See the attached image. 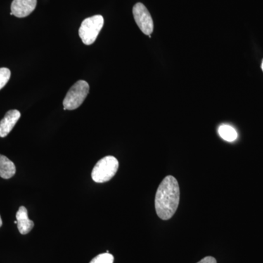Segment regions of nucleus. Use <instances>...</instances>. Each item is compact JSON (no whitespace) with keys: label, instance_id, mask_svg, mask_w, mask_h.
I'll use <instances>...</instances> for the list:
<instances>
[{"label":"nucleus","instance_id":"1","mask_svg":"<svg viewBox=\"0 0 263 263\" xmlns=\"http://www.w3.org/2000/svg\"><path fill=\"white\" fill-rule=\"evenodd\" d=\"M180 188L177 180L167 176L161 182L155 197V209L162 220H168L174 216L179 207Z\"/></svg>","mask_w":263,"mask_h":263},{"label":"nucleus","instance_id":"2","mask_svg":"<svg viewBox=\"0 0 263 263\" xmlns=\"http://www.w3.org/2000/svg\"><path fill=\"white\" fill-rule=\"evenodd\" d=\"M119 169V161L113 156H107L99 160L91 172V179L96 183L110 181Z\"/></svg>","mask_w":263,"mask_h":263},{"label":"nucleus","instance_id":"3","mask_svg":"<svg viewBox=\"0 0 263 263\" xmlns=\"http://www.w3.org/2000/svg\"><path fill=\"white\" fill-rule=\"evenodd\" d=\"M104 25L102 15H96L84 19L79 29V37L85 45L90 46L96 41Z\"/></svg>","mask_w":263,"mask_h":263},{"label":"nucleus","instance_id":"4","mask_svg":"<svg viewBox=\"0 0 263 263\" xmlns=\"http://www.w3.org/2000/svg\"><path fill=\"white\" fill-rule=\"evenodd\" d=\"M89 92V85L86 81H77L67 91L63 100L64 109L72 110L77 109L84 103Z\"/></svg>","mask_w":263,"mask_h":263},{"label":"nucleus","instance_id":"5","mask_svg":"<svg viewBox=\"0 0 263 263\" xmlns=\"http://www.w3.org/2000/svg\"><path fill=\"white\" fill-rule=\"evenodd\" d=\"M133 13L137 25L142 32L146 35H151L154 31V22L146 6L141 3H137L133 7Z\"/></svg>","mask_w":263,"mask_h":263},{"label":"nucleus","instance_id":"6","mask_svg":"<svg viewBox=\"0 0 263 263\" xmlns=\"http://www.w3.org/2000/svg\"><path fill=\"white\" fill-rule=\"evenodd\" d=\"M37 0H13L10 15L18 18L28 16L35 9Z\"/></svg>","mask_w":263,"mask_h":263},{"label":"nucleus","instance_id":"7","mask_svg":"<svg viewBox=\"0 0 263 263\" xmlns=\"http://www.w3.org/2000/svg\"><path fill=\"white\" fill-rule=\"evenodd\" d=\"M21 117L18 110H10L7 112L0 122V137L5 138L12 131Z\"/></svg>","mask_w":263,"mask_h":263},{"label":"nucleus","instance_id":"8","mask_svg":"<svg viewBox=\"0 0 263 263\" xmlns=\"http://www.w3.org/2000/svg\"><path fill=\"white\" fill-rule=\"evenodd\" d=\"M17 226L19 233L22 235L28 234L34 228V222L29 219L28 211L26 207L21 206L16 213Z\"/></svg>","mask_w":263,"mask_h":263},{"label":"nucleus","instance_id":"9","mask_svg":"<svg viewBox=\"0 0 263 263\" xmlns=\"http://www.w3.org/2000/svg\"><path fill=\"white\" fill-rule=\"evenodd\" d=\"M16 173V167L11 160L4 155H0V177L10 179Z\"/></svg>","mask_w":263,"mask_h":263},{"label":"nucleus","instance_id":"10","mask_svg":"<svg viewBox=\"0 0 263 263\" xmlns=\"http://www.w3.org/2000/svg\"><path fill=\"white\" fill-rule=\"evenodd\" d=\"M219 134L221 138L224 141L228 142H233L235 141L238 138V133L236 130L228 124H223L219 128Z\"/></svg>","mask_w":263,"mask_h":263},{"label":"nucleus","instance_id":"11","mask_svg":"<svg viewBox=\"0 0 263 263\" xmlns=\"http://www.w3.org/2000/svg\"><path fill=\"white\" fill-rule=\"evenodd\" d=\"M114 257L111 254L103 253L99 254L95 258L91 259L89 263H114Z\"/></svg>","mask_w":263,"mask_h":263},{"label":"nucleus","instance_id":"12","mask_svg":"<svg viewBox=\"0 0 263 263\" xmlns=\"http://www.w3.org/2000/svg\"><path fill=\"white\" fill-rule=\"evenodd\" d=\"M11 72L8 68L6 67H2L0 68V90L8 84L10 79Z\"/></svg>","mask_w":263,"mask_h":263},{"label":"nucleus","instance_id":"13","mask_svg":"<svg viewBox=\"0 0 263 263\" xmlns=\"http://www.w3.org/2000/svg\"><path fill=\"white\" fill-rule=\"evenodd\" d=\"M197 263H217V262H216V259L214 257L209 256V257H204L203 259Z\"/></svg>","mask_w":263,"mask_h":263},{"label":"nucleus","instance_id":"14","mask_svg":"<svg viewBox=\"0 0 263 263\" xmlns=\"http://www.w3.org/2000/svg\"><path fill=\"white\" fill-rule=\"evenodd\" d=\"M3 226V220H2L1 216H0V228Z\"/></svg>","mask_w":263,"mask_h":263},{"label":"nucleus","instance_id":"15","mask_svg":"<svg viewBox=\"0 0 263 263\" xmlns=\"http://www.w3.org/2000/svg\"><path fill=\"white\" fill-rule=\"evenodd\" d=\"M261 67H262V70L263 71V60H262V66H261Z\"/></svg>","mask_w":263,"mask_h":263},{"label":"nucleus","instance_id":"16","mask_svg":"<svg viewBox=\"0 0 263 263\" xmlns=\"http://www.w3.org/2000/svg\"><path fill=\"white\" fill-rule=\"evenodd\" d=\"M14 224H17V221H14Z\"/></svg>","mask_w":263,"mask_h":263}]
</instances>
